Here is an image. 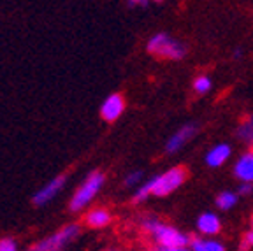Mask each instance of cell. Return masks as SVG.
Returning <instances> with one entry per match:
<instances>
[{
    "label": "cell",
    "instance_id": "obj_21",
    "mask_svg": "<svg viewBox=\"0 0 253 251\" xmlns=\"http://www.w3.org/2000/svg\"><path fill=\"white\" fill-rule=\"evenodd\" d=\"M151 251H183V250H179V248H167V246H157V248H153Z\"/></svg>",
    "mask_w": 253,
    "mask_h": 251
},
{
    "label": "cell",
    "instance_id": "obj_8",
    "mask_svg": "<svg viewBox=\"0 0 253 251\" xmlns=\"http://www.w3.org/2000/svg\"><path fill=\"white\" fill-rule=\"evenodd\" d=\"M230 155H232V148H230V144H227V142L214 144L213 148L206 153V158H204L206 165L211 167V169H218V167H221L223 164L229 162Z\"/></svg>",
    "mask_w": 253,
    "mask_h": 251
},
{
    "label": "cell",
    "instance_id": "obj_3",
    "mask_svg": "<svg viewBox=\"0 0 253 251\" xmlns=\"http://www.w3.org/2000/svg\"><path fill=\"white\" fill-rule=\"evenodd\" d=\"M146 49L150 55H155L158 58L166 60H181L186 55V46L179 41H176L174 37H170L169 34H155L146 44Z\"/></svg>",
    "mask_w": 253,
    "mask_h": 251
},
{
    "label": "cell",
    "instance_id": "obj_16",
    "mask_svg": "<svg viewBox=\"0 0 253 251\" xmlns=\"http://www.w3.org/2000/svg\"><path fill=\"white\" fill-rule=\"evenodd\" d=\"M195 93L199 95H204L213 88V81H211L210 76H199V78L194 79V84H192Z\"/></svg>",
    "mask_w": 253,
    "mask_h": 251
},
{
    "label": "cell",
    "instance_id": "obj_22",
    "mask_svg": "<svg viewBox=\"0 0 253 251\" xmlns=\"http://www.w3.org/2000/svg\"><path fill=\"white\" fill-rule=\"evenodd\" d=\"M248 250H250V246L245 243V241H243V243H241V246H239V251H248Z\"/></svg>",
    "mask_w": 253,
    "mask_h": 251
},
{
    "label": "cell",
    "instance_id": "obj_6",
    "mask_svg": "<svg viewBox=\"0 0 253 251\" xmlns=\"http://www.w3.org/2000/svg\"><path fill=\"white\" fill-rule=\"evenodd\" d=\"M195 133H197V125H194V123H186V125H183L181 128H178L169 139H167L166 153H169V155L178 153L186 142L192 141V139L195 137Z\"/></svg>",
    "mask_w": 253,
    "mask_h": 251
},
{
    "label": "cell",
    "instance_id": "obj_17",
    "mask_svg": "<svg viewBox=\"0 0 253 251\" xmlns=\"http://www.w3.org/2000/svg\"><path fill=\"white\" fill-rule=\"evenodd\" d=\"M141 177H142V172H141V170H134V172H130L128 176L125 177V185H126V186H134V185H137L139 181H141Z\"/></svg>",
    "mask_w": 253,
    "mask_h": 251
},
{
    "label": "cell",
    "instance_id": "obj_10",
    "mask_svg": "<svg viewBox=\"0 0 253 251\" xmlns=\"http://www.w3.org/2000/svg\"><path fill=\"white\" fill-rule=\"evenodd\" d=\"M234 176L241 183H252L253 185V151H246L237 158L234 165Z\"/></svg>",
    "mask_w": 253,
    "mask_h": 251
},
{
    "label": "cell",
    "instance_id": "obj_24",
    "mask_svg": "<svg viewBox=\"0 0 253 251\" xmlns=\"http://www.w3.org/2000/svg\"><path fill=\"white\" fill-rule=\"evenodd\" d=\"M183 251H190V250H186V248H185V250H183Z\"/></svg>",
    "mask_w": 253,
    "mask_h": 251
},
{
    "label": "cell",
    "instance_id": "obj_19",
    "mask_svg": "<svg viewBox=\"0 0 253 251\" xmlns=\"http://www.w3.org/2000/svg\"><path fill=\"white\" fill-rule=\"evenodd\" d=\"M250 193H253L252 183H241L239 188H237V195H250Z\"/></svg>",
    "mask_w": 253,
    "mask_h": 251
},
{
    "label": "cell",
    "instance_id": "obj_20",
    "mask_svg": "<svg viewBox=\"0 0 253 251\" xmlns=\"http://www.w3.org/2000/svg\"><path fill=\"white\" fill-rule=\"evenodd\" d=\"M243 241H245V243L248 244L250 248H253V228L246 232V236H245V239H243Z\"/></svg>",
    "mask_w": 253,
    "mask_h": 251
},
{
    "label": "cell",
    "instance_id": "obj_11",
    "mask_svg": "<svg viewBox=\"0 0 253 251\" xmlns=\"http://www.w3.org/2000/svg\"><path fill=\"white\" fill-rule=\"evenodd\" d=\"M197 230L202 236H218L221 230V220L216 212H202L197 218Z\"/></svg>",
    "mask_w": 253,
    "mask_h": 251
},
{
    "label": "cell",
    "instance_id": "obj_5",
    "mask_svg": "<svg viewBox=\"0 0 253 251\" xmlns=\"http://www.w3.org/2000/svg\"><path fill=\"white\" fill-rule=\"evenodd\" d=\"M78 234H79L78 225H67V227L60 228L56 234H53V236L46 237V239L34 244L30 251H60V248H62L63 244H67L71 239H74Z\"/></svg>",
    "mask_w": 253,
    "mask_h": 251
},
{
    "label": "cell",
    "instance_id": "obj_18",
    "mask_svg": "<svg viewBox=\"0 0 253 251\" xmlns=\"http://www.w3.org/2000/svg\"><path fill=\"white\" fill-rule=\"evenodd\" d=\"M0 251H18V248L14 241L5 237V239H0Z\"/></svg>",
    "mask_w": 253,
    "mask_h": 251
},
{
    "label": "cell",
    "instance_id": "obj_13",
    "mask_svg": "<svg viewBox=\"0 0 253 251\" xmlns=\"http://www.w3.org/2000/svg\"><path fill=\"white\" fill-rule=\"evenodd\" d=\"M109 221H111V214H109V211H106V209H100V208L91 209V211L86 214V223L93 228L106 227V225H109Z\"/></svg>",
    "mask_w": 253,
    "mask_h": 251
},
{
    "label": "cell",
    "instance_id": "obj_7",
    "mask_svg": "<svg viewBox=\"0 0 253 251\" xmlns=\"http://www.w3.org/2000/svg\"><path fill=\"white\" fill-rule=\"evenodd\" d=\"M125 111V98L120 93H113L106 98L100 106V116H102L106 122L113 123L120 118Z\"/></svg>",
    "mask_w": 253,
    "mask_h": 251
},
{
    "label": "cell",
    "instance_id": "obj_2",
    "mask_svg": "<svg viewBox=\"0 0 253 251\" xmlns=\"http://www.w3.org/2000/svg\"><path fill=\"white\" fill-rule=\"evenodd\" d=\"M141 227L146 232H150L153 239L157 241L158 246H167V248H179V250H185L186 246H190L192 239H190L186 234L179 232L178 228L166 225L162 221H158L155 216H146L142 218Z\"/></svg>",
    "mask_w": 253,
    "mask_h": 251
},
{
    "label": "cell",
    "instance_id": "obj_4",
    "mask_svg": "<svg viewBox=\"0 0 253 251\" xmlns=\"http://www.w3.org/2000/svg\"><path fill=\"white\" fill-rule=\"evenodd\" d=\"M104 181H106V177H104V174L99 172V170H93V172L88 174L84 183L79 186L78 192H76L74 197L71 199L72 211H79V209L86 208L91 200H93V197L100 192V188L104 186Z\"/></svg>",
    "mask_w": 253,
    "mask_h": 251
},
{
    "label": "cell",
    "instance_id": "obj_1",
    "mask_svg": "<svg viewBox=\"0 0 253 251\" xmlns=\"http://www.w3.org/2000/svg\"><path fill=\"white\" fill-rule=\"evenodd\" d=\"M186 176H188V172L183 167H172V169L166 170V172L158 174V176L151 177L150 181H146L137 190V193L134 195V202H144L151 195L153 197L170 195V193L176 192L185 183Z\"/></svg>",
    "mask_w": 253,
    "mask_h": 251
},
{
    "label": "cell",
    "instance_id": "obj_15",
    "mask_svg": "<svg viewBox=\"0 0 253 251\" xmlns=\"http://www.w3.org/2000/svg\"><path fill=\"white\" fill-rule=\"evenodd\" d=\"M237 199H239V195H237V193L225 190V192L218 193V197H216V208H220L221 211H230V209H232L234 206L237 204Z\"/></svg>",
    "mask_w": 253,
    "mask_h": 251
},
{
    "label": "cell",
    "instance_id": "obj_9",
    "mask_svg": "<svg viewBox=\"0 0 253 251\" xmlns=\"http://www.w3.org/2000/svg\"><path fill=\"white\" fill-rule=\"evenodd\" d=\"M63 185H65V176H58V177H55V179H51L44 188H41L39 192L34 195V204L39 206V208L41 206H46L49 200H53L58 195L60 190L63 188Z\"/></svg>",
    "mask_w": 253,
    "mask_h": 251
},
{
    "label": "cell",
    "instance_id": "obj_14",
    "mask_svg": "<svg viewBox=\"0 0 253 251\" xmlns=\"http://www.w3.org/2000/svg\"><path fill=\"white\" fill-rule=\"evenodd\" d=\"M237 137L241 139L246 146L253 151V114L243 120V123L237 126Z\"/></svg>",
    "mask_w": 253,
    "mask_h": 251
},
{
    "label": "cell",
    "instance_id": "obj_12",
    "mask_svg": "<svg viewBox=\"0 0 253 251\" xmlns=\"http://www.w3.org/2000/svg\"><path fill=\"white\" fill-rule=\"evenodd\" d=\"M190 251H227L225 246L220 243V241L213 239V237H197V239H192L190 243Z\"/></svg>",
    "mask_w": 253,
    "mask_h": 251
},
{
    "label": "cell",
    "instance_id": "obj_23",
    "mask_svg": "<svg viewBox=\"0 0 253 251\" xmlns=\"http://www.w3.org/2000/svg\"><path fill=\"white\" fill-rule=\"evenodd\" d=\"M250 221H252V228H253V214H252V220H250Z\"/></svg>",
    "mask_w": 253,
    "mask_h": 251
}]
</instances>
